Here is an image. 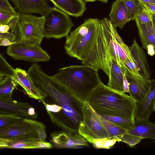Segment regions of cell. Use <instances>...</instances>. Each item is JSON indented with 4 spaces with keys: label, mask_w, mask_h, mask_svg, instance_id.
Masks as SVG:
<instances>
[{
    "label": "cell",
    "mask_w": 155,
    "mask_h": 155,
    "mask_svg": "<svg viewBox=\"0 0 155 155\" xmlns=\"http://www.w3.org/2000/svg\"><path fill=\"white\" fill-rule=\"evenodd\" d=\"M98 71L84 64L71 65L59 69L51 76L83 105L102 83Z\"/></svg>",
    "instance_id": "6da1fadb"
},
{
    "label": "cell",
    "mask_w": 155,
    "mask_h": 155,
    "mask_svg": "<svg viewBox=\"0 0 155 155\" xmlns=\"http://www.w3.org/2000/svg\"><path fill=\"white\" fill-rule=\"evenodd\" d=\"M87 101L99 115L118 116L135 120V101L130 96L114 90L102 83Z\"/></svg>",
    "instance_id": "7a4b0ae2"
},
{
    "label": "cell",
    "mask_w": 155,
    "mask_h": 155,
    "mask_svg": "<svg viewBox=\"0 0 155 155\" xmlns=\"http://www.w3.org/2000/svg\"><path fill=\"white\" fill-rule=\"evenodd\" d=\"M35 83L47 97L62 107L65 115L78 128L83 119V105L61 84L45 72L38 76Z\"/></svg>",
    "instance_id": "3957f363"
},
{
    "label": "cell",
    "mask_w": 155,
    "mask_h": 155,
    "mask_svg": "<svg viewBox=\"0 0 155 155\" xmlns=\"http://www.w3.org/2000/svg\"><path fill=\"white\" fill-rule=\"evenodd\" d=\"M18 20L10 26L16 36L15 41L41 45L44 38L45 17L18 13Z\"/></svg>",
    "instance_id": "277c9868"
},
{
    "label": "cell",
    "mask_w": 155,
    "mask_h": 155,
    "mask_svg": "<svg viewBox=\"0 0 155 155\" xmlns=\"http://www.w3.org/2000/svg\"><path fill=\"white\" fill-rule=\"evenodd\" d=\"M46 137L45 125L42 122L32 119L21 118L0 128V138L45 140Z\"/></svg>",
    "instance_id": "5b68a950"
},
{
    "label": "cell",
    "mask_w": 155,
    "mask_h": 155,
    "mask_svg": "<svg viewBox=\"0 0 155 155\" xmlns=\"http://www.w3.org/2000/svg\"><path fill=\"white\" fill-rule=\"evenodd\" d=\"M43 16L44 36L47 39L67 37L74 25L69 15L54 6L51 7Z\"/></svg>",
    "instance_id": "8992f818"
},
{
    "label": "cell",
    "mask_w": 155,
    "mask_h": 155,
    "mask_svg": "<svg viewBox=\"0 0 155 155\" xmlns=\"http://www.w3.org/2000/svg\"><path fill=\"white\" fill-rule=\"evenodd\" d=\"M99 19L89 18L66 37L64 48L67 54L80 60L87 40L96 32Z\"/></svg>",
    "instance_id": "52a82bcc"
},
{
    "label": "cell",
    "mask_w": 155,
    "mask_h": 155,
    "mask_svg": "<svg viewBox=\"0 0 155 155\" xmlns=\"http://www.w3.org/2000/svg\"><path fill=\"white\" fill-rule=\"evenodd\" d=\"M82 112L83 119L78 128L80 135L89 143L93 139L111 138L108 131L87 101L83 104Z\"/></svg>",
    "instance_id": "ba28073f"
},
{
    "label": "cell",
    "mask_w": 155,
    "mask_h": 155,
    "mask_svg": "<svg viewBox=\"0 0 155 155\" xmlns=\"http://www.w3.org/2000/svg\"><path fill=\"white\" fill-rule=\"evenodd\" d=\"M101 21L108 41L110 58L122 67L127 60L132 59L129 47L124 43L118 34L116 28L113 26L109 20L104 18Z\"/></svg>",
    "instance_id": "9c48e42d"
},
{
    "label": "cell",
    "mask_w": 155,
    "mask_h": 155,
    "mask_svg": "<svg viewBox=\"0 0 155 155\" xmlns=\"http://www.w3.org/2000/svg\"><path fill=\"white\" fill-rule=\"evenodd\" d=\"M6 53L15 60L31 62L49 61L50 57L41 45L19 41L8 46Z\"/></svg>",
    "instance_id": "30bf717a"
},
{
    "label": "cell",
    "mask_w": 155,
    "mask_h": 155,
    "mask_svg": "<svg viewBox=\"0 0 155 155\" xmlns=\"http://www.w3.org/2000/svg\"><path fill=\"white\" fill-rule=\"evenodd\" d=\"M50 136L51 143L56 147L79 149L88 146V141L78 131H56L51 133Z\"/></svg>",
    "instance_id": "8fae6325"
},
{
    "label": "cell",
    "mask_w": 155,
    "mask_h": 155,
    "mask_svg": "<svg viewBox=\"0 0 155 155\" xmlns=\"http://www.w3.org/2000/svg\"><path fill=\"white\" fill-rule=\"evenodd\" d=\"M0 114L13 115L21 118L35 119L38 114L28 103L0 98Z\"/></svg>",
    "instance_id": "7c38bea8"
},
{
    "label": "cell",
    "mask_w": 155,
    "mask_h": 155,
    "mask_svg": "<svg viewBox=\"0 0 155 155\" xmlns=\"http://www.w3.org/2000/svg\"><path fill=\"white\" fill-rule=\"evenodd\" d=\"M15 69L14 74L11 78L24 89L30 97L41 100L47 97L35 83L27 71L19 68Z\"/></svg>",
    "instance_id": "4fadbf2b"
},
{
    "label": "cell",
    "mask_w": 155,
    "mask_h": 155,
    "mask_svg": "<svg viewBox=\"0 0 155 155\" xmlns=\"http://www.w3.org/2000/svg\"><path fill=\"white\" fill-rule=\"evenodd\" d=\"M125 74L129 83L130 96L135 102H140L150 89L152 80L141 76L132 75L128 72Z\"/></svg>",
    "instance_id": "5bb4252c"
},
{
    "label": "cell",
    "mask_w": 155,
    "mask_h": 155,
    "mask_svg": "<svg viewBox=\"0 0 155 155\" xmlns=\"http://www.w3.org/2000/svg\"><path fill=\"white\" fill-rule=\"evenodd\" d=\"M155 104V80H152L150 89L140 102H135V120H148L154 111Z\"/></svg>",
    "instance_id": "9a60e30c"
},
{
    "label": "cell",
    "mask_w": 155,
    "mask_h": 155,
    "mask_svg": "<svg viewBox=\"0 0 155 155\" xmlns=\"http://www.w3.org/2000/svg\"><path fill=\"white\" fill-rule=\"evenodd\" d=\"M18 13L37 14L43 16L51 8L48 0H10Z\"/></svg>",
    "instance_id": "2e32d148"
},
{
    "label": "cell",
    "mask_w": 155,
    "mask_h": 155,
    "mask_svg": "<svg viewBox=\"0 0 155 155\" xmlns=\"http://www.w3.org/2000/svg\"><path fill=\"white\" fill-rule=\"evenodd\" d=\"M53 145L45 140L34 139H9L0 138V148L49 149Z\"/></svg>",
    "instance_id": "e0dca14e"
},
{
    "label": "cell",
    "mask_w": 155,
    "mask_h": 155,
    "mask_svg": "<svg viewBox=\"0 0 155 155\" xmlns=\"http://www.w3.org/2000/svg\"><path fill=\"white\" fill-rule=\"evenodd\" d=\"M129 48L133 61L139 73L142 77L150 79L151 72L146 54L135 39Z\"/></svg>",
    "instance_id": "ac0fdd59"
},
{
    "label": "cell",
    "mask_w": 155,
    "mask_h": 155,
    "mask_svg": "<svg viewBox=\"0 0 155 155\" xmlns=\"http://www.w3.org/2000/svg\"><path fill=\"white\" fill-rule=\"evenodd\" d=\"M109 21L113 26L122 28L130 21L129 13L123 0H116L112 4L109 14Z\"/></svg>",
    "instance_id": "d6986e66"
},
{
    "label": "cell",
    "mask_w": 155,
    "mask_h": 155,
    "mask_svg": "<svg viewBox=\"0 0 155 155\" xmlns=\"http://www.w3.org/2000/svg\"><path fill=\"white\" fill-rule=\"evenodd\" d=\"M54 6L68 15L77 17L82 15L86 9L83 0H49Z\"/></svg>",
    "instance_id": "ffe728a7"
},
{
    "label": "cell",
    "mask_w": 155,
    "mask_h": 155,
    "mask_svg": "<svg viewBox=\"0 0 155 155\" xmlns=\"http://www.w3.org/2000/svg\"><path fill=\"white\" fill-rule=\"evenodd\" d=\"M125 74L123 68L116 61L111 60L108 76L109 80L107 86L117 92L123 93V83Z\"/></svg>",
    "instance_id": "44dd1931"
},
{
    "label": "cell",
    "mask_w": 155,
    "mask_h": 155,
    "mask_svg": "<svg viewBox=\"0 0 155 155\" xmlns=\"http://www.w3.org/2000/svg\"><path fill=\"white\" fill-rule=\"evenodd\" d=\"M127 132L141 138L155 140V124L148 120H135L133 127Z\"/></svg>",
    "instance_id": "7402d4cb"
},
{
    "label": "cell",
    "mask_w": 155,
    "mask_h": 155,
    "mask_svg": "<svg viewBox=\"0 0 155 155\" xmlns=\"http://www.w3.org/2000/svg\"><path fill=\"white\" fill-rule=\"evenodd\" d=\"M134 20L143 48L146 50L148 46L151 45L154 46L155 51V32L152 21L147 23L143 24L140 23L136 17Z\"/></svg>",
    "instance_id": "603a6c76"
},
{
    "label": "cell",
    "mask_w": 155,
    "mask_h": 155,
    "mask_svg": "<svg viewBox=\"0 0 155 155\" xmlns=\"http://www.w3.org/2000/svg\"><path fill=\"white\" fill-rule=\"evenodd\" d=\"M18 85L11 77L0 76V98L12 99L13 91Z\"/></svg>",
    "instance_id": "cb8c5ba5"
},
{
    "label": "cell",
    "mask_w": 155,
    "mask_h": 155,
    "mask_svg": "<svg viewBox=\"0 0 155 155\" xmlns=\"http://www.w3.org/2000/svg\"><path fill=\"white\" fill-rule=\"evenodd\" d=\"M95 113L108 131L111 138L116 139L117 141L120 142V138L122 135L127 132V130L104 119L96 112Z\"/></svg>",
    "instance_id": "d4e9b609"
},
{
    "label": "cell",
    "mask_w": 155,
    "mask_h": 155,
    "mask_svg": "<svg viewBox=\"0 0 155 155\" xmlns=\"http://www.w3.org/2000/svg\"><path fill=\"white\" fill-rule=\"evenodd\" d=\"M104 119L127 131L133 127L135 120L124 117L109 115H99Z\"/></svg>",
    "instance_id": "484cf974"
},
{
    "label": "cell",
    "mask_w": 155,
    "mask_h": 155,
    "mask_svg": "<svg viewBox=\"0 0 155 155\" xmlns=\"http://www.w3.org/2000/svg\"><path fill=\"white\" fill-rule=\"evenodd\" d=\"M128 10L130 20H134L142 9L140 2L138 0H123Z\"/></svg>",
    "instance_id": "4316f807"
},
{
    "label": "cell",
    "mask_w": 155,
    "mask_h": 155,
    "mask_svg": "<svg viewBox=\"0 0 155 155\" xmlns=\"http://www.w3.org/2000/svg\"><path fill=\"white\" fill-rule=\"evenodd\" d=\"M117 141L115 139L106 137L93 139L89 143L96 148L109 149L114 146Z\"/></svg>",
    "instance_id": "83f0119b"
},
{
    "label": "cell",
    "mask_w": 155,
    "mask_h": 155,
    "mask_svg": "<svg viewBox=\"0 0 155 155\" xmlns=\"http://www.w3.org/2000/svg\"><path fill=\"white\" fill-rule=\"evenodd\" d=\"M14 69L6 61L3 55H0V76L13 77L15 73Z\"/></svg>",
    "instance_id": "f1b7e54d"
},
{
    "label": "cell",
    "mask_w": 155,
    "mask_h": 155,
    "mask_svg": "<svg viewBox=\"0 0 155 155\" xmlns=\"http://www.w3.org/2000/svg\"><path fill=\"white\" fill-rule=\"evenodd\" d=\"M142 140L141 138L130 134L127 132L122 135L120 138V141L126 143L131 147L139 143Z\"/></svg>",
    "instance_id": "f546056e"
},
{
    "label": "cell",
    "mask_w": 155,
    "mask_h": 155,
    "mask_svg": "<svg viewBox=\"0 0 155 155\" xmlns=\"http://www.w3.org/2000/svg\"><path fill=\"white\" fill-rule=\"evenodd\" d=\"M141 4L143 9L137 15L136 17L137 18L140 23L143 24L147 23L152 21V13Z\"/></svg>",
    "instance_id": "4dcf8cb0"
},
{
    "label": "cell",
    "mask_w": 155,
    "mask_h": 155,
    "mask_svg": "<svg viewBox=\"0 0 155 155\" xmlns=\"http://www.w3.org/2000/svg\"><path fill=\"white\" fill-rule=\"evenodd\" d=\"M21 117L11 114H0V128L11 124Z\"/></svg>",
    "instance_id": "1f68e13d"
},
{
    "label": "cell",
    "mask_w": 155,
    "mask_h": 155,
    "mask_svg": "<svg viewBox=\"0 0 155 155\" xmlns=\"http://www.w3.org/2000/svg\"><path fill=\"white\" fill-rule=\"evenodd\" d=\"M0 10L8 13L15 16L18 15V13L11 6L8 0H0Z\"/></svg>",
    "instance_id": "d6a6232c"
},
{
    "label": "cell",
    "mask_w": 155,
    "mask_h": 155,
    "mask_svg": "<svg viewBox=\"0 0 155 155\" xmlns=\"http://www.w3.org/2000/svg\"><path fill=\"white\" fill-rule=\"evenodd\" d=\"M15 16L8 13L0 10V25H8Z\"/></svg>",
    "instance_id": "836d02e7"
},
{
    "label": "cell",
    "mask_w": 155,
    "mask_h": 155,
    "mask_svg": "<svg viewBox=\"0 0 155 155\" xmlns=\"http://www.w3.org/2000/svg\"><path fill=\"white\" fill-rule=\"evenodd\" d=\"M41 101L44 105L46 111L55 113L60 112L62 110V107L58 104H49L45 103L43 99Z\"/></svg>",
    "instance_id": "e575fe53"
},
{
    "label": "cell",
    "mask_w": 155,
    "mask_h": 155,
    "mask_svg": "<svg viewBox=\"0 0 155 155\" xmlns=\"http://www.w3.org/2000/svg\"><path fill=\"white\" fill-rule=\"evenodd\" d=\"M4 39H7L12 42L15 41L16 36L15 34L11 28L8 32L7 33H0V41Z\"/></svg>",
    "instance_id": "d590c367"
},
{
    "label": "cell",
    "mask_w": 155,
    "mask_h": 155,
    "mask_svg": "<svg viewBox=\"0 0 155 155\" xmlns=\"http://www.w3.org/2000/svg\"><path fill=\"white\" fill-rule=\"evenodd\" d=\"M141 3L145 8L151 12L152 14H155V4Z\"/></svg>",
    "instance_id": "8d00e7d4"
},
{
    "label": "cell",
    "mask_w": 155,
    "mask_h": 155,
    "mask_svg": "<svg viewBox=\"0 0 155 155\" xmlns=\"http://www.w3.org/2000/svg\"><path fill=\"white\" fill-rule=\"evenodd\" d=\"M0 41V46H9L17 42L16 41L12 42L7 39H3Z\"/></svg>",
    "instance_id": "74e56055"
},
{
    "label": "cell",
    "mask_w": 155,
    "mask_h": 155,
    "mask_svg": "<svg viewBox=\"0 0 155 155\" xmlns=\"http://www.w3.org/2000/svg\"><path fill=\"white\" fill-rule=\"evenodd\" d=\"M11 29L9 24L6 25H0V33H7Z\"/></svg>",
    "instance_id": "f35d334b"
},
{
    "label": "cell",
    "mask_w": 155,
    "mask_h": 155,
    "mask_svg": "<svg viewBox=\"0 0 155 155\" xmlns=\"http://www.w3.org/2000/svg\"><path fill=\"white\" fill-rule=\"evenodd\" d=\"M124 93H129V83L126 77L125 74L124 77Z\"/></svg>",
    "instance_id": "ab89813d"
},
{
    "label": "cell",
    "mask_w": 155,
    "mask_h": 155,
    "mask_svg": "<svg viewBox=\"0 0 155 155\" xmlns=\"http://www.w3.org/2000/svg\"><path fill=\"white\" fill-rule=\"evenodd\" d=\"M146 50L147 51L148 55L150 56L155 55V51L154 46L151 45H150L147 47Z\"/></svg>",
    "instance_id": "60d3db41"
},
{
    "label": "cell",
    "mask_w": 155,
    "mask_h": 155,
    "mask_svg": "<svg viewBox=\"0 0 155 155\" xmlns=\"http://www.w3.org/2000/svg\"><path fill=\"white\" fill-rule=\"evenodd\" d=\"M141 3L155 4V0H138Z\"/></svg>",
    "instance_id": "b9f144b4"
},
{
    "label": "cell",
    "mask_w": 155,
    "mask_h": 155,
    "mask_svg": "<svg viewBox=\"0 0 155 155\" xmlns=\"http://www.w3.org/2000/svg\"><path fill=\"white\" fill-rule=\"evenodd\" d=\"M153 18H152V22L153 24V27L155 32V14H152Z\"/></svg>",
    "instance_id": "7bdbcfd3"
},
{
    "label": "cell",
    "mask_w": 155,
    "mask_h": 155,
    "mask_svg": "<svg viewBox=\"0 0 155 155\" xmlns=\"http://www.w3.org/2000/svg\"><path fill=\"white\" fill-rule=\"evenodd\" d=\"M104 3H107L108 0H97Z\"/></svg>",
    "instance_id": "ee69618b"
},
{
    "label": "cell",
    "mask_w": 155,
    "mask_h": 155,
    "mask_svg": "<svg viewBox=\"0 0 155 155\" xmlns=\"http://www.w3.org/2000/svg\"><path fill=\"white\" fill-rule=\"evenodd\" d=\"M85 1L87 2H93L97 0H84Z\"/></svg>",
    "instance_id": "f6af8a7d"
},
{
    "label": "cell",
    "mask_w": 155,
    "mask_h": 155,
    "mask_svg": "<svg viewBox=\"0 0 155 155\" xmlns=\"http://www.w3.org/2000/svg\"><path fill=\"white\" fill-rule=\"evenodd\" d=\"M154 111H155V105H154Z\"/></svg>",
    "instance_id": "bcb514c9"
},
{
    "label": "cell",
    "mask_w": 155,
    "mask_h": 155,
    "mask_svg": "<svg viewBox=\"0 0 155 155\" xmlns=\"http://www.w3.org/2000/svg\"><path fill=\"white\" fill-rule=\"evenodd\" d=\"M154 140V141L155 142V140Z\"/></svg>",
    "instance_id": "7dc6e473"
}]
</instances>
